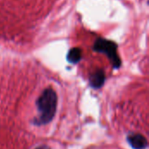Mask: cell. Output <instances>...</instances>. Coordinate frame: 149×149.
I'll list each match as a JSON object with an SVG mask.
<instances>
[{
	"instance_id": "cell-5",
	"label": "cell",
	"mask_w": 149,
	"mask_h": 149,
	"mask_svg": "<svg viewBox=\"0 0 149 149\" xmlns=\"http://www.w3.org/2000/svg\"><path fill=\"white\" fill-rule=\"evenodd\" d=\"M81 58H82V51H81V49H79L78 47L71 49L66 56L67 61L71 64L79 63L80 61Z\"/></svg>"
},
{
	"instance_id": "cell-6",
	"label": "cell",
	"mask_w": 149,
	"mask_h": 149,
	"mask_svg": "<svg viewBox=\"0 0 149 149\" xmlns=\"http://www.w3.org/2000/svg\"><path fill=\"white\" fill-rule=\"evenodd\" d=\"M36 149H51L49 147H47V146H41V147H39V148H38Z\"/></svg>"
},
{
	"instance_id": "cell-4",
	"label": "cell",
	"mask_w": 149,
	"mask_h": 149,
	"mask_svg": "<svg viewBox=\"0 0 149 149\" xmlns=\"http://www.w3.org/2000/svg\"><path fill=\"white\" fill-rule=\"evenodd\" d=\"M105 80H106L105 72L101 69L96 70L89 77V84L94 89L102 87V86L105 83Z\"/></svg>"
},
{
	"instance_id": "cell-1",
	"label": "cell",
	"mask_w": 149,
	"mask_h": 149,
	"mask_svg": "<svg viewBox=\"0 0 149 149\" xmlns=\"http://www.w3.org/2000/svg\"><path fill=\"white\" fill-rule=\"evenodd\" d=\"M58 97L56 92L48 87L43 91L39 98L37 100L36 105L38 115L33 120L36 126H43L50 123L57 112Z\"/></svg>"
},
{
	"instance_id": "cell-2",
	"label": "cell",
	"mask_w": 149,
	"mask_h": 149,
	"mask_svg": "<svg viewBox=\"0 0 149 149\" xmlns=\"http://www.w3.org/2000/svg\"><path fill=\"white\" fill-rule=\"evenodd\" d=\"M93 49L96 52L106 54L114 69H118L120 67L121 60L117 53V45L113 41L100 38L95 41Z\"/></svg>"
},
{
	"instance_id": "cell-3",
	"label": "cell",
	"mask_w": 149,
	"mask_h": 149,
	"mask_svg": "<svg viewBox=\"0 0 149 149\" xmlns=\"http://www.w3.org/2000/svg\"><path fill=\"white\" fill-rule=\"evenodd\" d=\"M127 142L134 149H146L148 148V140L140 134H132L127 136Z\"/></svg>"
}]
</instances>
